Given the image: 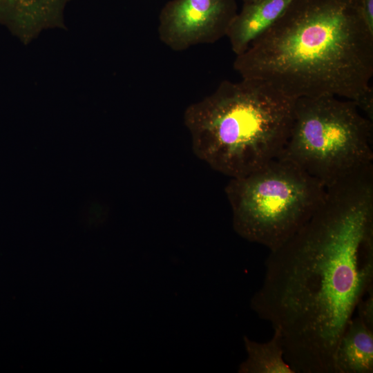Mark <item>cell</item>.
Here are the masks:
<instances>
[{"instance_id":"obj_11","label":"cell","mask_w":373,"mask_h":373,"mask_svg":"<svg viewBox=\"0 0 373 373\" xmlns=\"http://www.w3.org/2000/svg\"><path fill=\"white\" fill-rule=\"evenodd\" d=\"M357 3L364 23L373 34V0H357Z\"/></svg>"},{"instance_id":"obj_3","label":"cell","mask_w":373,"mask_h":373,"mask_svg":"<svg viewBox=\"0 0 373 373\" xmlns=\"http://www.w3.org/2000/svg\"><path fill=\"white\" fill-rule=\"evenodd\" d=\"M295 101L260 79L223 81L184 111L193 153L231 178L255 171L280 155Z\"/></svg>"},{"instance_id":"obj_8","label":"cell","mask_w":373,"mask_h":373,"mask_svg":"<svg viewBox=\"0 0 373 373\" xmlns=\"http://www.w3.org/2000/svg\"><path fill=\"white\" fill-rule=\"evenodd\" d=\"M334 373L373 372V329L356 316L342 335L334 356Z\"/></svg>"},{"instance_id":"obj_9","label":"cell","mask_w":373,"mask_h":373,"mask_svg":"<svg viewBox=\"0 0 373 373\" xmlns=\"http://www.w3.org/2000/svg\"><path fill=\"white\" fill-rule=\"evenodd\" d=\"M247 358L239 366L240 373H295L284 357L280 333L274 330L272 338L258 343L244 336Z\"/></svg>"},{"instance_id":"obj_13","label":"cell","mask_w":373,"mask_h":373,"mask_svg":"<svg viewBox=\"0 0 373 373\" xmlns=\"http://www.w3.org/2000/svg\"><path fill=\"white\" fill-rule=\"evenodd\" d=\"M243 2V3H252V2H255V1H257L258 0H240Z\"/></svg>"},{"instance_id":"obj_1","label":"cell","mask_w":373,"mask_h":373,"mask_svg":"<svg viewBox=\"0 0 373 373\" xmlns=\"http://www.w3.org/2000/svg\"><path fill=\"white\" fill-rule=\"evenodd\" d=\"M373 289V165L326 188L309 220L270 251L251 300L295 373H334L338 343Z\"/></svg>"},{"instance_id":"obj_5","label":"cell","mask_w":373,"mask_h":373,"mask_svg":"<svg viewBox=\"0 0 373 373\" xmlns=\"http://www.w3.org/2000/svg\"><path fill=\"white\" fill-rule=\"evenodd\" d=\"M225 193L236 232L272 251L309 220L323 202L326 188L294 163L278 157L231 178Z\"/></svg>"},{"instance_id":"obj_10","label":"cell","mask_w":373,"mask_h":373,"mask_svg":"<svg viewBox=\"0 0 373 373\" xmlns=\"http://www.w3.org/2000/svg\"><path fill=\"white\" fill-rule=\"evenodd\" d=\"M356 311L357 316L365 325L373 329V289L359 301Z\"/></svg>"},{"instance_id":"obj_2","label":"cell","mask_w":373,"mask_h":373,"mask_svg":"<svg viewBox=\"0 0 373 373\" xmlns=\"http://www.w3.org/2000/svg\"><path fill=\"white\" fill-rule=\"evenodd\" d=\"M233 68L242 78L265 81L294 99L352 100L373 119V34L357 0H293L236 55Z\"/></svg>"},{"instance_id":"obj_7","label":"cell","mask_w":373,"mask_h":373,"mask_svg":"<svg viewBox=\"0 0 373 373\" xmlns=\"http://www.w3.org/2000/svg\"><path fill=\"white\" fill-rule=\"evenodd\" d=\"M293 0H258L243 3L227 33L231 48L238 55L271 27L284 14Z\"/></svg>"},{"instance_id":"obj_6","label":"cell","mask_w":373,"mask_h":373,"mask_svg":"<svg viewBox=\"0 0 373 373\" xmlns=\"http://www.w3.org/2000/svg\"><path fill=\"white\" fill-rule=\"evenodd\" d=\"M237 13L236 0H171L160 12L158 36L175 51L214 43L227 35Z\"/></svg>"},{"instance_id":"obj_12","label":"cell","mask_w":373,"mask_h":373,"mask_svg":"<svg viewBox=\"0 0 373 373\" xmlns=\"http://www.w3.org/2000/svg\"><path fill=\"white\" fill-rule=\"evenodd\" d=\"M24 0H0V12L6 10Z\"/></svg>"},{"instance_id":"obj_4","label":"cell","mask_w":373,"mask_h":373,"mask_svg":"<svg viewBox=\"0 0 373 373\" xmlns=\"http://www.w3.org/2000/svg\"><path fill=\"white\" fill-rule=\"evenodd\" d=\"M372 120L352 100L334 96L296 99L294 119L278 157L325 188L372 164Z\"/></svg>"}]
</instances>
